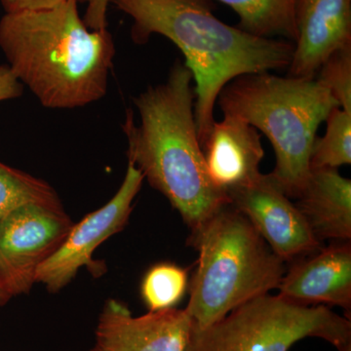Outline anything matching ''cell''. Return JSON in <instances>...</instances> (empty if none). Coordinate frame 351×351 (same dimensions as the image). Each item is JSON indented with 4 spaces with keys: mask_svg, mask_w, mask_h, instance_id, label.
<instances>
[{
    "mask_svg": "<svg viewBox=\"0 0 351 351\" xmlns=\"http://www.w3.org/2000/svg\"><path fill=\"white\" fill-rule=\"evenodd\" d=\"M78 3L64 0L0 19V49L7 66L52 110L86 107L108 92L114 41L108 29L93 31L85 25Z\"/></svg>",
    "mask_w": 351,
    "mask_h": 351,
    "instance_id": "1",
    "label": "cell"
},
{
    "mask_svg": "<svg viewBox=\"0 0 351 351\" xmlns=\"http://www.w3.org/2000/svg\"><path fill=\"white\" fill-rule=\"evenodd\" d=\"M131 18V38L145 44L154 34L182 51L193 75L195 117L200 147L213 126L221 90L240 75L288 69L294 43L258 38L230 27L212 13L207 0H110Z\"/></svg>",
    "mask_w": 351,
    "mask_h": 351,
    "instance_id": "2",
    "label": "cell"
},
{
    "mask_svg": "<svg viewBox=\"0 0 351 351\" xmlns=\"http://www.w3.org/2000/svg\"><path fill=\"white\" fill-rule=\"evenodd\" d=\"M193 75L176 60L165 82L134 100L138 122L127 110V157L152 188L165 196L189 230L230 203L208 174L195 117Z\"/></svg>",
    "mask_w": 351,
    "mask_h": 351,
    "instance_id": "3",
    "label": "cell"
},
{
    "mask_svg": "<svg viewBox=\"0 0 351 351\" xmlns=\"http://www.w3.org/2000/svg\"><path fill=\"white\" fill-rule=\"evenodd\" d=\"M186 243L197 252L198 260L184 311L197 328L269 295L286 271V263L230 203L191 230Z\"/></svg>",
    "mask_w": 351,
    "mask_h": 351,
    "instance_id": "4",
    "label": "cell"
},
{
    "mask_svg": "<svg viewBox=\"0 0 351 351\" xmlns=\"http://www.w3.org/2000/svg\"><path fill=\"white\" fill-rule=\"evenodd\" d=\"M223 115H234L267 136L276 154L270 173L290 198H298L311 173L309 160L316 132L332 108L339 107L317 80L248 73L221 90Z\"/></svg>",
    "mask_w": 351,
    "mask_h": 351,
    "instance_id": "5",
    "label": "cell"
},
{
    "mask_svg": "<svg viewBox=\"0 0 351 351\" xmlns=\"http://www.w3.org/2000/svg\"><path fill=\"white\" fill-rule=\"evenodd\" d=\"M321 339L339 350L351 345L350 318L326 306H301L265 295L205 328L191 323L184 351H289L302 339Z\"/></svg>",
    "mask_w": 351,
    "mask_h": 351,
    "instance_id": "6",
    "label": "cell"
},
{
    "mask_svg": "<svg viewBox=\"0 0 351 351\" xmlns=\"http://www.w3.org/2000/svg\"><path fill=\"white\" fill-rule=\"evenodd\" d=\"M144 180L140 170L128 161L125 177L114 196L105 206L73 223L63 243L39 267L36 283H43L49 292L57 293L82 267L95 277L105 274V263L93 260L94 252L127 225Z\"/></svg>",
    "mask_w": 351,
    "mask_h": 351,
    "instance_id": "7",
    "label": "cell"
},
{
    "mask_svg": "<svg viewBox=\"0 0 351 351\" xmlns=\"http://www.w3.org/2000/svg\"><path fill=\"white\" fill-rule=\"evenodd\" d=\"M73 226L63 206L29 204L0 221V274L14 295L25 294L36 271Z\"/></svg>",
    "mask_w": 351,
    "mask_h": 351,
    "instance_id": "8",
    "label": "cell"
},
{
    "mask_svg": "<svg viewBox=\"0 0 351 351\" xmlns=\"http://www.w3.org/2000/svg\"><path fill=\"white\" fill-rule=\"evenodd\" d=\"M230 204L244 215L284 263L321 248L304 215L269 174L226 193Z\"/></svg>",
    "mask_w": 351,
    "mask_h": 351,
    "instance_id": "9",
    "label": "cell"
},
{
    "mask_svg": "<svg viewBox=\"0 0 351 351\" xmlns=\"http://www.w3.org/2000/svg\"><path fill=\"white\" fill-rule=\"evenodd\" d=\"M191 327L184 309L149 311L135 317L125 304L110 299L99 316L89 351H184Z\"/></svg>",
    "mask_w": 351,
    "mask_h": 351,
    "instance_id": "10",
    "label": "cell"
},
{
    "mask_svg": "<svg viewBox=\"0 0 351 351\" xmlns=\"http://www.w3.org/2000/svg\"><path fill=\"white\" fill-rule=\"evenodd\" d=\"M286 269L279 295L301 306H339L351 311V243L332 241Z\"/></svg>",
    "mask_w": 351,
    "mask_h": 351,
    "instance_id": "11",
    "label": "cell"
},
{
    "mask_svg": "<svg viewBox=\"0 0 351 351\" xmlns=\"http://www.w3.org/2000/svg\"><path fill=\"white\" fill-rule=\"evenodd\" d=\"M289 76L314 80L327 58L351 45V0H299Z\"/></svg>",
    "mask_w": 351,
    "mask_h": 351,
    "instance_id": "12",
    "label": "cell"
},
{
    "mask_svg": "<svg viewBox=\"0 0 351 351\" xmlns=\"http://www.w3.org/2000/svg\"><path fill=\"white\" fill-rule=\"evenodd\" d=\"M208 174L228 193L257 179L265 151L255 127L234 115L215 121L201 145Z\"/></svg>",
    "mask_w": 351,
    "mask_h": 351,
    "instance_id": "13",
    "label": "cell"
},
{
    "mask_svg": "<svg viewBox=\"0 0 351 351\" xmlns=\"http://www.w3.org/2000/svg\"><path fill=\"white\" fill-rule=\"evenodd\" d=\"M295 203L318 241H350L351 181L338 169L311 170Z\"/></svg>",
    "mask_w": 351,
    "mask_h": 351,
    "instance_id": "14",
    "label": "cell"
},
{
    "mask_svg": "<svg viewBox=\"0 0 351 351\" xmlns=\"http://www.w3.org/2000/svg\"><path fill=\"white\" fill-rule=\"evenodd\" d=\"M239 15V29L258 36L298 39L297 9L299 0H219Z\"/></svg>",
    "mask_w": 351,
    "mask_h": 351,
    "instance_id": "15",
    "label": "cell"
},
{
    "mask_svg": "<svg viewBox=\"0 0 351 351\" xmlns=\"http://www.w3.org/2000/svg\"><path fill=\"white\" fill-rule=\"evenodd\" d=\"M29 204L63 206L48 182L0 162V221Z\"/></svg>",
    "mask_w": 351,
    "mask_h": 351,
    "instance_id": "16",
    "label": "cell"
},
{
    "mask_svg": "<svg viewBox=\"0 0 351 351\" xmlns=\"http://www.w3.org/2000/svg\"><path fill=\"white\" fill-rule=\"evenodd\" d=\"M326 133L316 137L311 151V170L338 169L351 163V113L343 108H332L327 115Z\"/></svg>",
    "mask_w": 351,
    "mask_h": 351,
    "instance_id": "17",
    "label": "cell"
},
{
    "mask_svg": "<svg viewBox=\"0 0 351 351\" xmlns=\"http://www.w3.org/2000/svg\"><path fill=\"white\" fill-rule=\"evenodd\" d=\"M189 288L188 270L175 263H160L147 270L141 295L149 311L175 308Z\"/></svg>",
    "mask_w": 351,
    "mask_h": 351,
    "instance_id": "18",
    "label": "cell"
},
{
    "mask_svg": "<svg viewBox=\"0 0 351 351\" xmlns=\"http://www.w3.org/2000/svg\"><path fill=\"white\" fill-rule=\"evenodd\" d=\"M316 75L315 80L331 94L339 107L351 113V45L332 52Z\"/></svg>",
    "mask_w": 351,
    "mask_h": 351,
    "instance_id": "19",
    "label": "cell"
},
{
    "mask_svg": "<svg viewBox=\"0 0 351 351\" xmlns=\"http://www.w3.org/2000/svg\"><path fill=\"white\" fill-rule=\"evenodd\" d=\"M86 4L83 21L93 31L108 29V9L110 0H78Z\"/></svg>",
    "mask_w": 351,
    "mask_h": 351,
    "instance_id": "20",
    "label": "cell"
},
{
    "mask_svg": "<svg viewBox=\"0 0 351 351\" xmlns=\"http://www.w3.org/2000/svg\"><path fill=\"white\" fill-rule=\"evenodd\" d=\"M24 91L22 83L16 78L7 64H0V103L19 98Z\"/></svg>",
    "mask_w": 351,
    "mask_h": 351,
    "instance_id": "21",
    "label": "cell"
},
{
    "mask_svg": "<svg viewBox=\"0 0 351 351\" xmlns=\"http://www.w3.org/2000/svg\"><path fill=\"white\" fill-rule=\"evenodd\" d=\"M64 0H0L5 13L49 8Z\"/></svg>",
    "mask_w": 351,
    "mask_h": 351,
    "instance_id": "22",
    "label": "cell"
},
{
    "mask_svg": "<svg viewBox=\"0 0 351 351\" xmlns=\"http://www.w3.org/2000/svg\"><path fill=\"white\" fill-rule=\"evenodd\" d=\"M12 297L13 295L11 294L10 291H9L8 287H7L3 277L0 274V306L7 304Z\"/></svg>",
    "mask_w": 351,
    "mask_h": 351,
    "instance_id": "23",
    "label": "cell"
},
{
    "mask_svg": "<svg viewBox=\"0 0 351 351\" xmlns=\"http://www.w3.org/2000/svg\"><path fill=\"white\" fill-rule=\"evenodd\" d=\"M338 351H351V345L346 346L345 348H341V350H339Z\"/></svg>",
    "mask_w": 351,
    "mask_h": 351,
    "instance_id": "24",
    "label": "cell"
}]
</instances>
